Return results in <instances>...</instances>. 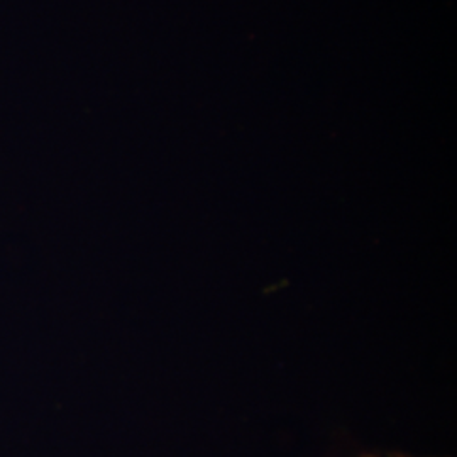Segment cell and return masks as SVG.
Returning <instances> with one entry per match:
<instances>
[{
  "instance_id": "1",
  "label": "cell",
  "mask_w": 457,
  "mask_h": 457,
  "mask_svg": "<svg viewBox=\"0 0 457 457\" xmlns=\"http://www.w3.org/2000/svg\"><path fill=\"white\" fill-rule=\"evenodd\" d=\"M362 457H376V456H362Z\"/></svg>"
}]
</instances>
